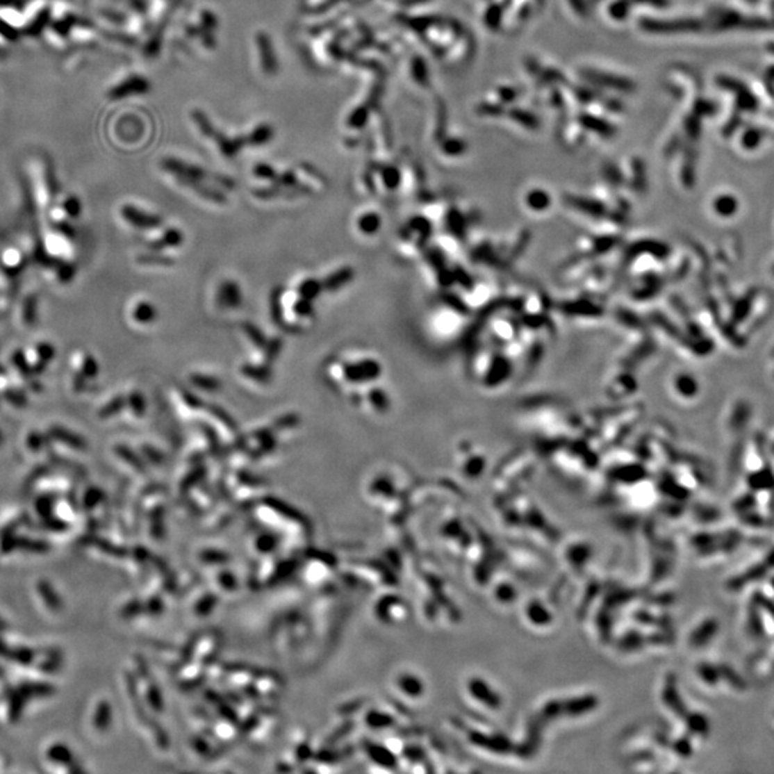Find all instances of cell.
Returning a JSON list of instances; mask_svg holds the SVG:
<instances>
[{"instance_id":"cell-7","label":"cell","mask_w":774,"mask_h":774,"mask_svg":"<svg viewBox=\"0 0 774 774\" xmlns=\"http://www.w3.org/2000/svg\"><path fill=\"white\" fill-rule=\"evenodd\" d=\"M43 271L48 280L59 286H66L74 280L76 267L71 260H55L47 257V261H43Z\"/></svg>"},{"instance_id":"cell-14","label":"cell","mask_w":774,"mask_h":774,"mask_svg":"<svg viewBox=\"0 0 774 774\" xmlns=\"http://www.w3.org/2000/svg\"><path fill=\"white\" fill-rule=\"evenodd\" d=\"M181 242H182V234L175 229H170V230L164 231L161 236H158L156 238L148 237V241H147V244L151 248L178 247Z\"/></svg>"},{"instance_id":"cell-1","label":"cell","mask_w":774,"mask_h":774,"mask_svg":"<svg viewBox=\"0 0 774 774\" xmlns=\"http://www.w3.org/2000/svg\"><path fill=\"white\" fill-rule=\"evenodd\" d=\"M99 363L97 357L85 350L76 349L69 357V380L67 389L74 396H82L99 376Z\"/></svg>"},{"instance_id":"cell-20","label":"cell","mask_w":774,"mask_h":774,"mask_svg":"<svg viewBox=\"0 0 774 774\" xmlns=\"http://www.w3.org/2000/svg\"><path fill=\"white\" fill-rule=\"evenodd\" d=\"M191 381L194 383V386L199 387L202 390H207V392H215L221 387V381L213 376H204V374H194L191 377Z\"/></svg>"},{"instance_id":"cell-11","label":"cell","mask_w":774,"mask_h":774,"mask_svg":"<svg viewBox=\"0 0 774 774\" xmlns=\"http://www.w3.org/2000/svg\"><path fill=\"white\" fill-rule=\"evenodd\" d=\"M125 407V395L122 393H112L105 400H102L97 407V418L102 422H108L115 419L117 416L124 413Z\"/></svg>"},{"instance_id":"cell-21","label":"cell","mask_w":774,"mask_h":774,"mask_svg":"<svg viewBox=\"0 0 774 774\" xmlns=\"http://www.w3.org/2000/svg\"><path fill=\"white\" fill-rule=\"evenodd\" d=\"M242 330H244L245 336L248 337V340L252 341V343H253L254 346H257V347H265V345H267V343H265V337L263 336V333H261L256 326L247 323V324L242 326Z\"/></svg>"},{"instance_id":"cell-3","label":"cell","mask_w":774,"mask_h":774,"mask_svg":"<svg viewBox=\"0 0 774 774\" xmlns=\"http://www.w3.org/2000/svg\"><path fill=\"white\" fill-rule=\"evenodd\" d=\"M24 353L28 364L36 376L47 372L48 368L51 366V363L56 357L55 346L49 340H44V338L32 341V343L24 350Z\"/></svg>"},{"instance_id":"cell-10","label":"cell","mask_w":774,"mask_h":774,"mask_svg":"<svg viewBox=\"0 0 774 774\" xmlns=\"http://www.w3.org/2000/svg\"><path fill=\"white\" fill-rule=\"evenodd\" d=\"M129 320L136 324V326H151L156 318H158V311L156 307L154 306V303H151L149 300L145 299H140V300H135L129 310Z\"/></svg>"},{"instance_id":"cell-5","label":"cell","mask_w":774,"mask_h":774,"mask_svg":"<svg viewBox=\"0 0 774 774\" xmlns=\"http://www.w3.org/2000/svg\"><path fill=\"white\" fill-rule=\"evenodd\" d=\"M40 303L39 295L36 291L28 293L24 299L20 300L17 310H16V322L22 330H33L39 323V313Z\"/></svg>"},{"instance_id":"cell-18","label":"cell","mask_w":774,"mask_h":774,"mask_svg":"<svg viewBox=\"0 0 774 774\" xmlns=\"http://www.w3.org/2000/svg\"><path fill=\"white\" fill-rule=\"evenodd\" d=\"M47 439H48L47 434L43 435V434H40L39 430L32 429L31 431H28V435H26V438H25V443H26L28 450L35 452V453H39V452L43 449L44 443H47Z\"/></svg>"},{"instance_id":"cell-19","label":"cell","mask_w":774,"mask_h":774,"mask_svg":"<svg viewBox=\"0 0 774 774\" xmlns=\"http://www.w3.org/2000/svg\"><path fill=\"white\" fill-rule=\"evenodd\" d=\"M359 230L364 234H374L380 229V217L376 214H364L359 218Z\"/></svg>"},{"instance_id":"cell-25","label":"cell","mask_w":774,"mask_h":774,"mask_svg":"<svg viewBox=\"0 0 774 774\" xmlns=\"http://www.w3.org/2000/svg\"><path fill=\"white\" fill-rule=\"evenodd\" d=\"M3 443V435H2V429H0V445Z\"/></svg>"},{"instance_id":"cell-24","label":"cell","mask_w":774,"mask_h":774,"mask_svg":"<svg viewBox=\"0 0 774 774\" xmlns=\"http://www.w3.org/2000/svg\"><path fill=\"white\" fill-rule=\"evenodd\" d=\"M294 313L299 314L297 317H303V318H308L313 315V303L311 300L307 299H300L299 302H295L294 304Z\"/></svg>"},{"instance_id":"cell-13","label":"cell","mask_w":774,"mask_h":774,"mask_svg":"<svg viewBox=\"0 0 774 774\" xmlns=\"http://www.w3.org/2000/svg\"><path fill=\"white\" fill-rule=\"evenodd\" d=\"M147 412V402L144 393L138 389H131L125 393V407L124 413L132 420H140L145 416Z\"/></svg>"},{"instance_id":"cell-2","label":"cell","mask_w":774,"mask_h":774,"mask_svg":"<svg viewBox=\"0 0 774 774\" xmlns=\"http://www.w3.org/2000/svg\"><path fill=\"white\" fill-rule=\"evenodd\" d=\"M74 231L71 227L63 229V227H56V230L49 231L44 234L42 241V249L47 257L55 260H71L75 254V244H74Z\"/></svg>"},{"instance_id":"cell-17","label":"cell","mask_w":774,"mask_h":774,"mask_svg":"<svg viewBox=\"0 0 774 774\" xmlns=\"http://www.w3.org/2000/svg\"><path fill=\"white\" fill-rule=\"evenodd\" d=\"M241 372L245 377L260 383H265L271 377V372L265 366L257 368V366H252V364H245V366L241 368Z\"/></svg>"},{"instance_id":"cell-4","label":"cell","mask_w":774,"mask_h":774,"mask_svg":"<svg viewBox=\"0 0 774 774\" xmlns=\"http://www.w3.org/2000/svg\"><path fill=\"white\" fill-rule=\"evenodd\" d=\"M47 436L48 440H51L52 443L71 452L79 453V452H85L88 447L86 439L82 435L76 434V431H74L72 429L66 427L60 423H52L47 430Z\"/></svg>"},{"instance_id":"cell-16","label":"cell","mask_w":774,"mask_h":774,"mask_svg":"<svg viewBox=\"0 0 774 774\" xmlns=\"http://www.w3.org/2000/svg\"><path fill=\"white\" fill-rule=\"evenodd\" d=\"M323 288V284L320 281H317L315 279H307L303 283H300V286L297 287L300 297L307 299V300H314L318 294H320Z\"/></svg>"},{"instance_id":"cell-9","label":"cell","mask_w":774,"mask_h":774,"mask_svg":"<svg viewBox=\"0 0 774 774\" xmlns=\"http://www.w3.org/2000/svg\"><path fill=\"white\" fill-rule=\"evenodd\" d=\"M26 263H28L26 252L24 248L16 245L3 249L2 257H0V267H2V270L6 271L12 277L20 274V272L25 270Z\"/></svg>"},{"instance_id":"cell-8","label":"cell","mask_w":774,"mask_h":774,"mask_svg":"<svg viewBox=\"0 0 774 774\" xmlns=\"http://www.w3.org/2000/svg\"><path fill=\"white\" fill-rule=\"evenodd\" d=\"M380 364L373 359H364L345 368V376L350 381H370L380 376Z\"/></svg>"},{"instance_id":"cell-6","label":"cell","mask_w":774,"mask_h":774,"mask_svg":"<svg viewBox=\"0 0 774 774\" xmlns=\"http://www.w3.org/2000/svg\"><path fill=\"white\" fill-rule=\"evenodd\" d=\"M120 215H121L122 221L126 222L131 227V229L141 230V231L154 230V229H156V227L161 225V222H163V220L159 217L145 214V211L136 208L133 206H129V204H125V206L121 207Z\"/></svg>"},{"instance_id":"cell-15","label":"cell","mask_w":774,"mask_h":774,"mask_svg":"<svg viewBox=\"0 0 774 774\" xmlns=\"http://www.w3.org/2000/svg\"><path fill=\"white\" fill-rule=\"evenodd\" d=\"M353 276H354V271H353L350 267L340 268L338 271H336V272H333V274H330V276L324 280V283H322V284H323V288H326V290H329V291L338 290L340 287L346 286V284L353 279Z\"/></svg>"},{"instance_id":"cell-22","label":"cell","mask_w":774,"mask_h":774,"mask_svg":"<svg viewBox=\"0 0 774 774\" xmlns=\"http://www.w3.org/2000/svg\"><path fill=\"white\" fill-rule=\"evenodd\" d=\"M136 263H138L140 265H149V267L151 265H171L172 264L171 260H168L167 257L159 256V254L140 256L138 258H136Z\"/></svg>"},{"instance_id":"cell-23","label":"cell","mask_w":774,"mask_h":774,"mask_svg":"<svg viewBox=\"0 0 774 774\" xmlns=\"http://www.w3.org/2000/svg\"><path fill=\"white\" fill-rule=\"evenodd\" d=\"M369 400H370L374 411H377V412H384L387 409V397H386L384 392L380 390V389H373L369 393Z\"/></svg>"},{"instance_id":"cell-12","label":"cell","mask_w":774,"mask_h":774,"mask_svg":"<svg viewBox=\"0 0 774 774\" xmlns=\"http://www.w3.org/2000/svg\"><path fill=\"white\" fill-rule=\"evenodd\" d=\"M242 303V294L241 290L238 287L237 283H234L233 280H227L224 281L217 293V304L221 308H227V310H233L240 307Z\"/></svg>"}]
</instances>
